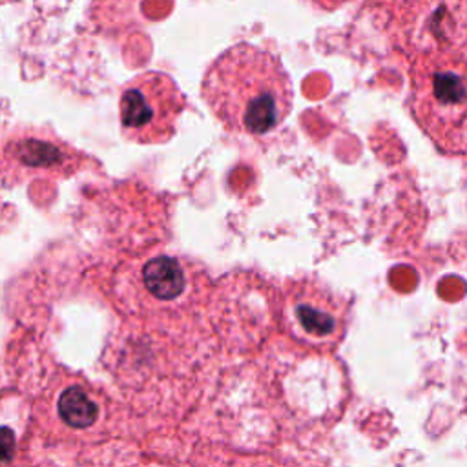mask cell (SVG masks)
Instances as JSON below:
<instances>
[{
	"mask_svg": "<svg viewBox=\"0 0 467 467\" xmlns=\"http://www.w3.org/2000/svg\"><path fill=\"white\" fill-rule=\"evenodd\" d=\"M15 155L22 164L36 168L60 164L64 159V151L60 148H57L49 140L31 137H24L15 142Z\"/></svg>",
	"mask_w": 467,
	"mask_h": 467,
	"instance_id": "cell-6",
	"label": "cell"
},
{
	"mask_svg": "<svg viewBox=\"0 0 467 467\" xmlns=\"http://www.w3.org/2000/svg\"><path fill=\"white\" fill-rule=\"evenodd\" d=\"M58 414L73 429H86L95 423L99 409L82 387H67L58 398Z\"/></svg>",
	"mask_w": 467,
	"mask_h": 467,
	"instance_id": "cell-4",
	"label": "cell"
},
{
	"mask_svg": "<svg viewBox=\"0 0 467 467\" xmlns=\"http://www.w3.org/2000/svg\"><path fill=\"white\" fill-rule=\"evenodd\" d=\"M144 286L159 299H175L184 290V274L171 257H155L142 268Z\"/></svg>",
	"mask_w": 467,
	"mask_h": 467,
	"instance_id": "cell-3",
	"label": "cell"
},
{
	"mask_svg": "<svg viewBox=\"0 0 467 467\" xmlns=\"http://www.w3.org/2000/svg\"><path fill=\"white\" fill-rule=\"evenodd\" d=\"M201 95L230 131L265 135L290 111L292 89L279 58L252 44H235L208 67Z\"/></svg>",
	"mask_w": 467,
	"mask_h": 467,
	"instance_id": "cell-1",
	"label": "cell"
},
{
	"mask_svg": "<svg viewBox=\"0 0 467 467\" xmlns=\"http://www.w3.org/2000/svg\"><path fill=\"white\" fill-rule=\"evenodd\" d=\"M15 447H16V440L13 431L7 427H0V463L13 458Z\"/></svg>",
	"mask_w": 467,
	"mask_h": 467,
	"instance_id": "cell-8",
	"label": "cell"
},
{
	"mask_svg": "<svg viewBox=\"0 0 467 467\" xmlns=\"http://www.w3.org/2000/svg\"><path fill=\"white\" fill-rule=\"evenodd\" d=\"M296 317H297L301 328L317 339L334 337L336 330L339 328L336 310L327 305L299 303L296 306Z\"/></svg>",
	"mask_w": 467,
	"mask_h": 467,
	"instance_id": "cell-5",
	"label": "cell"
},
{
	"mask_svg": "<svg viewBox=\"0 0 467 467\" xmlns=\"http://www.w3.org/2000/svg\"><path fill=\"white\" fill-rule=\"evenodd\" d=\"M434 97L447 106L462 104L467 100V82L456 73H438L432 80Z\"/></svg>",
	"mask_w": 467,
	"mask_h": 467,
	"instance_id": "cell-7",
	"label": "cell"
},
{
	"mask_svg": "<svg viewBox=\"0 0 467 467\" xmlns=\"http://www.w3.org/2000/svg\"><path fill=\"white\" fill-rule=\"evenodd\" d=\"M182 108L184 97L168 75L159 71L140 73L120 91V130L137 142L166 140L173 133Z\"/></svg>",
	"mask_w": 467,
	"mask_h": 467,
	"instance_id": "cell-2",
	"label": "cell"
}]
</instances>
